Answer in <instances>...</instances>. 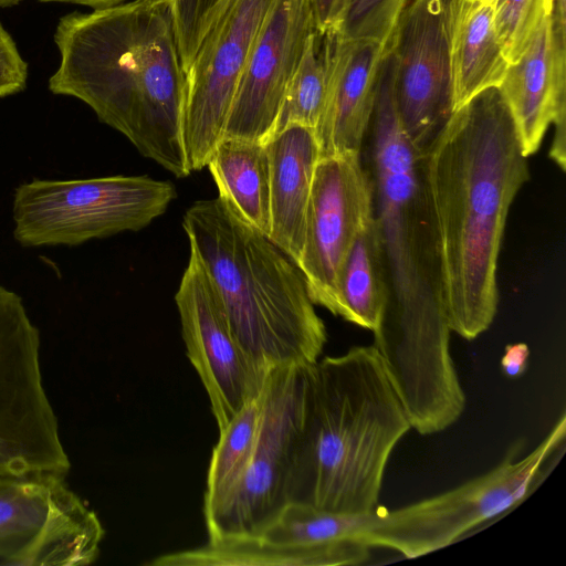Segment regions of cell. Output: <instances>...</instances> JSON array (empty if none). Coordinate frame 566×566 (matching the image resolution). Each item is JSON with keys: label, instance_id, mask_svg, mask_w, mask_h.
I'll return each instance as SVG.
<instances>
[{"label": "cell", "instance_id": "1", "mask_svg": "<svg viewBox=\"0 0 566 566\" xmlns=\"http://www.w3.org/2000/svg\"><path fill=\"white\" fill-rule=\"evenodd\" d=\"M368 133L374 214L389 285L373 345L409 420L440 422L458 415L467 398L450 352L422 151L400 123L391 52L379 66Z\"/></svg>", "mask_w": 566, "mask_h": 566}, {"label": "cell", "instance_id": "2", "mask_svg": "<svg viewBox=\"0 0 566 566\" xmlns=\"http://www.w3.org/2000/svg\"><path fill=\"white\" fill-rule=\"evenodd\" d=\"M421 161L448 324L472 340L495 318L506 219L530 179L527 157L499 87L452 112Z\"/></svg>", "mask_w": 566, "mask_h": 566}, {"label": "cell", "instance_id": "3", "mask_svg": "<svg viewBox=\"0 0 566 566\" xmlns=\"http://www.w3.org/2000/svg\"><path fill=\"white\" fill-rule=\"evenodd\" d=\"M54 94L76 97L145 157L177 178L191 174L184 149L186 75L169 0H134L60 19Z\"/></svg>", "mask_w": 566, "mask_h": 566}, {"label": "cell", "instance_id": "4", "mask_svg": "<svg viewBox=\"0 0 566 566\" xmlns=\"http://www.w3.org/2000/svg\"><path fill=\"white\" fill-rule=\"evenodd\" d=\"M410 429L374 345L307 366L287 503L370 514L379 506L389 457Z\"/></svg>", "mask_w": 566, "mask_h": 566}, {"label": "cell", "instance_id": "5", "mask_svg": "<svg viewBox=\"0 0 566 566\" xmlns=\"http://www.w3.org/2000/svg\"><path fill=\"white\" fill-rule=\"evenodd\" d=\"M182 228L244 350L264 369L312 365L327 342L302 272L219 197L193 202Z\"/></svg>", "mask_w": 566, "mask_h": 566}, {"label": "cell", "instance_id": "6", "mask_svg": "<svg viewBox=\"0 0 566 566\" xmlns=\"http://www.w3.org/2000/svg\"><path fill=\"white\" fill-rule=\"evenodd\" d=\"M565 440L563 412L527 454L522 457L524 440L515 441L493 469L454 489L395 510L379 505L368 514L363 538L406 558L444 548L531 496L564 455Z\"/></svg>", "mask_w": 566, "mask_h": 566}, {"label": "cell", "instance_id": "7", "mask_svg": "<svg viewBox=\"0 0 566 566\" xmlns=\"http://www.w3.org/2000/svg\"><path fill=\"white\" fill-rule=\"evenodd\" d=\"M177 197L169 181L148 176L33 179L13 196V237L22 247L77 245L138 231Z\"/></svg>", "mask_w": 566, "mask_h": 566}, {"label": "cell", "instance_id": "8", "mask_svg": "<svg viewBox=\"0 0 566 566\" xmlns=\"http://www.w3.org/2000/svg\"><path fill=\"white\" fill-rule=\"evenodd\" d=\"M307 366L286 365L270 373L263 390L258 437L249 460L230 488L203 501L208 541L255 535L287 504Z\"/></svg>", "mask_w": 566, "mask_h": 566}, {"label": "cell", "instance_id": "9", "mask_svg": "<svg viewBox=\"0 0 566 566\" xmlns=\"http://www.w3.org/2000/svg\"><path fill=\"white\" fill-rule=\"evenodd\" d=\"M71 468L40 367V332L22 298L0 286V475Z\"/></svg>", "mask_w": 566, "mask_h": 566}, {"label": "cell", "instance_id": "10", "mask_svg": "<svg viewBox=\"0 0 566 566\" xmlns=\"http://www.w3.org/2000/svg\"><path fill=\"white\" fill-rule=\"evenodd\" d=\"M104 533L63 474L0 475V564L88 565Z\"/></svg>", "mask_w": 566, "mask_h": 566}, {"label": "cell", "instance_id": "11", "mask_svg": "<svg viewBox=\"0 0 566 566\" xmlns=\"http://www.w3.org/2000/svg\"><path fill=\"white\" fill-rule=\"evenodd\" d=\"M275 0H231L185 73L182 143L191 172L223 138L231 103L259 30Z\"/></svg>", "mask_w": 566, "mask_h": 566}, {"label": "cell", "instance_id": "12", "mask_svg": "<svg viewBox=\"0 0 566 566\" xmlns=\"http://www.w3.org/2000/svg\"><path fill=\"white\" fill-rule=\"evenodd\" d=\"M373 214V180L363 166L361 153L319 157L296 265L312 302L333 315H337L343 264Z\"/></svg>", "mask_w": 566, "mask_h": 566}, {"label": "cell", "instance_id": "13", "mask_svg": "<svg viewBox=\"0 0 566 566\" xmlns=\"http://www.w3.org/2000/svg\"><path fill=\"white\" fill-rule=\"evenodd\" d=\"M187 357L208 395L219 430L263 390L270 373L242 347L199 259L190 252L175 294Z\"/></svg>", "mask_w": 566, "mask_h": 566}, {"label": "cell", "instance_id": "14", "mask_svg": "<svg viewBox=\"0 0 566 566\" xmlns=\"http://www.w3.org/2000/svg\"><path fill=\"white\" fill-rule=\"evenodd\" d=\"M455 0H410L389 50L401 126L423 151L452 113L451 27Z\"/></svg>", "mask_w": 566, "mask_h": 566}, {"label": "cell", "instance_id": "15", "mask_svg": "<svg viewBox=\"0 0 566 566\" xmlns=\"http://www.w3.org/2000/svg\"><path fill=\"white\" fill-rule=\"evenodd\" d=\"M314 32L308 0L274 1L241 74L223 138L266 144L287 85Z\"/></svg>", "mask_w": 566, "mask_h": 566}, {"label": "cell", "instance_id": "16", "mask_svg": "<svg viewBox=\"0 0 566 566\" xmlns=\"http://www.w3.org/2000/svg\"><path fill=\"white\" fill-rule=\"evenodd\" d=\"M499 90L513 118L523 155H534L554 124L548 155L565 171L566 29L556 27L552 14L541 23L521 56L509 65Z\"/></svg>", "mask_w": 566, "mask_h": 566}, {"label": "cell", "instance_id": "17", "mask_svg": "<svg viewBox=\"0 0 566 566\" xmlns=\"http://www.w3.org/2000/svg\"><path fill=\"white\" fill-rule=\"evenodd\" d=\"M327 67V92L314 129L319 157L361 153L368 134L379 66L388 48L373 41L322 35Z\"/></svg>", "mask_w": 566, "mask_h": 566}, {"label": "cell", "instance_id": "18", "mask_svg": "<svg viewBox=\"0 0 566 566\" xmlns=\"http://www.w3.org/2000/svg\"><path fill=\"white\" fill-rule=\"evenodd\" d=\"M270 161V231L268 238L295 264L305 237V222L319 148L313 129L291 125L265 144Z\"/></svg>", "mask_w": 566, "mask_h": 566}, {"label": "cell", "instance_id": "19", "mask_svg": "<svg viewBox=\"0 0 566 566\" xmlns=\"http://www.w3.org/2000/svg\"><path fill=\"white\" fill-rule=\"evenodd\" d=\"M510 63L497 40L493 3L455 0L451 27L452 112L499 87Z\"/></svg>", "mask_w": 566, "mask_h": 566}, {"label": "cell", "instance_id": "20", "mask_svg": "<svg viewBox=\"0 0 566 566\" xmlns=\"http://www.w3.org/2000/svg\"><path fill=\"white\" fill-rule=\"evenodd\" d=\"M207 166L219 198L247 223L270 231V161L265 144L222 138Z\"/></svg>", "mask_w": 566, "mask_h": 566}, {"label": "cell", "instance_id": "21", "mask_svg": "<svg viewBox=\"0 0 566 566\" xmlns=\"http://www.w3.org/2000/svg\"><path fill=\"white\" fill-rule=\"evenodd\" d=\"M366 515H347L289 502L254 536L274 543L311 546L336 555L343 565H358L370 555L363 538Z\"/></svg>", "mask_w": 566, "mask_h": 566}, {"label": "cell", "instance_id": "22", "mask_svg": "<svg viewBox=\"0 0 566 566\" xmlns=\"http://www.w3.org/2000/svg\"><path fill=\"white\" fill-rule=\"evenodd\" d=\"M389 300V285L375 214L357 235L339 274L337 315L373 333Z\"/></svg>", "mask_w": 566, "mask_h": 566}, {"label": "cell", "instance_id": "23", "mask_svg": "<svg viewBox=\"0 0 566 566\" xmlns=\"http://www.w3.org/2000/svg\"><path fill=\"white\" fill-rule=\"evenodd\" d=\"M326 92L327 67L323 39L314 32L287 85L273 135L291 125L314 130L324 111Z\"/></svg>", "mask_w": 566, "mask_h": 566}, {"label": "cell", "instance_id": "24", "mask_svg": "<svg viewBox=\"0 0 566 566\" xmlns=\"http://www.w3.org/2000/svg\"><path fill=\"white\" fill-rule=\"evenodd\" d=\"M263 390L219 430V440L208 468L203 501L212 500L230 488L249 460L258 437Z\"/></svg>", "mask_w": 566, "mask_h": 566}, {"label": "cell", "instance_id": "25", "mask_svg": "<svg viewBox=\"0 0 566 566\" xmlns=\"http://www.w3.org/2000/svg\"><path fill=\"white\" fill-rule=\"evenodd\" d=\"M555 0H495L493 22L509 63L515 62L541 23L552 14Z\"/></svg>", "mask_w": 566, "mask_h": 566}, {"label": "cell", "instance_id": "26", "mask_svg": "<svg viewBox=\"0 0 566 566\" xmlns=\"http://www.w3.org/2000/svg\"><path fill=\"white\" fill-rule=\"evenodd\" d=\"M410 0H350L336 29L337 36L373 41L389 48L397 23Z\"/></svg>", "mask_w": 566, "mask_h": 566}, {"label": "cell", "instance_id": "27", "mask_svg": "<svg viewBox=\"0 0 566 566\" xmlns=\"http://www.w3.org/2000/svg\"><path fill=\"white\" fill-rule=\"evenodd\" d=\"M231 0H169L181 66L186 73L216 19Z\"/></svg>", "mask_w": 566, "mask_h": 566}, {"label": "cell", "instance_id": "28", "mask_svg": "<svg viewBox=\"0 0 566 566\" xmlns=\"http://www.w3.org/2000/svg\"><path fill=\"white\" fill-rule=\"evenodd\" d=\"M27 77L28 65L11 35L0 23V97L22 91Z\"/></svg>", "mask_w": 566, "mask_h": 566}, {"label": "cell", "instance_id": "29", "mask_svg": "<svg viewBox=\"0 0 566 566\" xmlns=\"http://www.w3.org/2000/svg\"><path fill=\"white\" fill-rule=\"evenodd\" d=\"M350 0H308L317 34L333 33L338 28Z\"/></svg>", "mask_w": 566, "mask_h": 566}, {"label": "cell", "instance_id": "30", "mask_svg": "<svg viewBox=\"0 0 566 566\" xmlns=\"http://www.w3.org/2000/svg\"><path fill=\"white\" fill-rule=\"evenodd\" d=\"M530 348L525 343H514L505 346L501 358V369L509 378L521 377L528 365Z\"/></svg>", "mask_w": 566, "mask_h": 566}, {"label": "cell", "instance_id": "31", "mask_svg": "<svg viewBox=\"0 0 566 566\" xmlns=\"http://www.w3.org/2000/svg\"><path fill=\"white\" fill-rule=\"evenodd\" d=\"M21 1L22 0H0V7H2V8L11 7ZM41 1L73 2V3H78V4H84V6L91 7L93 10L108 8V7H113V6L126 2V0H41Z\"/></svg>", "mask_w": 566, "mask_h": 566}]
</instances>
